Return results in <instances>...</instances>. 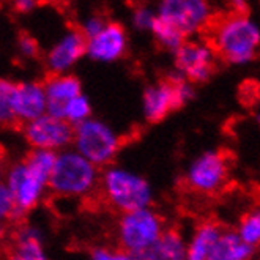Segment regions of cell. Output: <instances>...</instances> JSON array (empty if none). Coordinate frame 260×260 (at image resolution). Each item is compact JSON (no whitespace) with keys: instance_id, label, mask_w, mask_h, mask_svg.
Segmentation results:
<instances>
[{"instance_id":"cell-1","label":"cell","mask_w":260,"mask_h":260,"mask_svg":"<svg viewBox=\"0 0 260 260\" xmlns=\"http://www.w3.org/2000/svg\"><path fill=\"white\" fill-rule=\"evenodd\" d=\"M210 44L229 65H248L260 51V24L248 13H231L208 27Z\"/></svg>"},{"instance_id":"cell-2","label":"cell","mask_w":260,"mask_h":260,"mask_svg":"<svg viewBox=\"0 0 260 260\" xmlns=\"http://www.w3.org/2000/svg\"><path fill=\"white\" fill-rule=\"evenodd\" d=\"M101 171L73 147L57 153L55 167L49 180V192L60 199H85L101 183Z\"/></svg>"},{"instance_id":"cell-3","label":"cell","mask_w":260,"mask_h":260,"mask_svg":"<svg viewBox=\"0 0 260 260\" xmlns=\"http://www.w3.org/2000/svg\"><path fill=\"white\" fill-rule=\"evenodd\" d=\"M100 191L106 204L120 215L150 208L153 202V188L150 181L123 166L112 164L106 167L101 174Z\"/></svg>"},{"instance_id":"cell-4","label":"cell","mask_w":260,"mask_h":260,"mask_svg":"<svg viewBox=\"0 0 260 260\" xmlns=\"http://www.w3.org/2000/svg\"><path fill=\"white\" fill-rule=\"evenodd\" d=\"M48 114L44 85L38 81L0 82V118L4 125H25Z\"/></svg>"},{"instance_id":"cell-5","label":"cell","mask_w":260,"mask_h":260,"mask_svg":"<svg viewBox=\"0 0 260 260\" xmlns=\"http://www.w3.org/2000/svg\"><path fill=\"white\" fill-rule=\"evenodd\" d=\"M166 231L162 216L150 207L120 215L115 224V240L120 249L137 257L155 248Z\"/></svg>"},{"instance_id":"cell-6","label":"cell","mask_w":260,"mask_h":260,"mask_svg":"<svg viewBox=\"0 0 260 260\" xmlns=\"http://www.w3.org/2000/svg\"><path fill=\"white\" fill-rule=\"evenodd\" d=\"M121 147L120 134L101 118H88L74 126L73 148L98 169L112 166Z\"/></svg>"},{"instance_id":"cell-7","label":"cell","mask_w":260,"mask_h":260,"mask_svg":"<svg viewBox=\"0 0 260 260\" xmlns=\"http://www.w3.org/2000/svg\"><path fill=\"white\" fill-rule=\"evenodd\" d=\"M156 13L158 19L177 28L186 40L213 22V7L207 0H162Z\"/></svg>"},{"instance_id":"cell-8","label":"cell","mask_w":260,"mask_h":260,"mask_svg":"<svg viewBox=\"0 0 260 260\" xmlns=\"http://www.w3.org/2000/svg\"><path fill=\"white\" fill-rule=\"evenodd\" d=\"M22 137L30 150H49L60 153L73 147L74 126L62 117L44 114L22 125Z\"/></svg>"},{"instance_id":"cell-9","label":"cell","mask_w":260,"mask_h":260,"mask_svg":"<svg viewBox=\"0 0 260 260\" xmlns=\"http://www.w3.org/2000/svg\"><path fill=\"white\" fill-rule=\"evenodd\" d=\"M229 177V164L222 151L208 150L197 155L188 166L186 186L199 194H215L224 188Z\"/></svg>"},{"instance_id":"cell-10","label":"cell","mask_w":260,"mask_h":260,"mask_svg":"<svg viewBox=\"0 0 260 260\" xmlns=\"http://www.w3.org/2000/svg\"><path fill=\"white\" fill-rule=\"evenodd\" d=\"M4 185L13 194L22 215L35 210L49 191V181L35 174L24 159L8 166Z\"/></svg>"},{"instance_id":"cell-11","label":"cell","mask_w":260,"mask_h":260,"mask_svg":"<svg viewBox=\"0 0 260 260\" xmlns=\"http://www.w3.org/2000/svg\"><path fill=\"white\" fill-rule=\"evenodd\" d=\"M218 54L210 41L186 40L174 54L175 71L192 84H201L211 78L216 68Z\"/></svg>"},{"instance_id":"cell-12","label":"cell","mask_w":260,"mask_h":260,"mask_svg":"<svg viewBox=\"0 0 260 260\" xmlns=\"http://www.w3.org/2000/svg\"><path fill=\"white\" fill-rule=\"evenodd\" d=\"M87 55V38L79 28H70L46 52L44 65L51 74H70Z\"/></svg>"},{"instance_id":"cell-13","label":"cell","mask_w":260,"mask_h":260,"mask_svg":"<svg viewBox=\"0 0 260 260\" xmlns=\"http://www.w3.org/2000/svg\"><path fill=\"white\" fill-rule=\"evenodd\" d=\"M126 30L114 21H109L96 37L87 40V55L98 63H114L126 54Z\"/></svg>"},{"instance_id":"cell-14","label":"cell","mask_w":260,"mask_h":260,"mask_svg":"<svg viewBox=\"0 0 260 260\" xmlns=\"http://www.w3.org/2000/svg\"><path fill=\"white\" fill-rule=\"evenodd\" d=\"M183 108L175 84L172 82L171 78H167L164 81H159L156 84H151L144 90L142 95V114L144 118L150 123H156L166 118L171 112Z\"/></svg>"},{"instance_id":"cell-15","label":"cell","mask_w":260,"mask_h":260,"mask_svg":"<svg viewBox=\"0 0 260 260\" xmlns=\"http://www.w3.org/2000/svg\"><path fill=\"white\" fill-rule=\"evenodd\" d=\"M46 101H48V114L55 117H63L67 106L82 95V84L74 74H49L43 82Z\"/></svg>"},{"instance_id":"cell-16","label":"cell","mask_w":260,"mask_h":260,"mask_svg":"<svg viewBox=\"0 0 260 260\" xmlns=\"http://www.w3.org/2000/svg\"><path fill=\"white\" fill-rule=\"evenodd\" d=\"M7 260H51L41 229L35 224H22L13 237Z\"/></svg>"},{"instance_id":"cell-17","label":"cell","mask_w":260,"mask_h":260,"mask_svg":"<svg viewBox=\"0 0 260 260\" xmlns=\"http://www.w3.org/2000/svg\"><path fill=\"white\" fill-rule=\"evenodd\" d=\"M222 232L224 229L213 221L199 224L188 238L186 260H210Z\"/></svg>"},{"instance_id":"cell-18","label":"cell","mask_w":260,"mask_h":260,"mask_svg":"<svg viewBox=\"0 0 260 260\" xmlns=\"http://www.w3.org/2000/svg\"><path fill=\"white\" fill-rule=\"evenodd\" d=\"M255 249L244 243L237 231H224L210 260H252Z\"/></svg>"},{"instance_id":"cell-19","label":"cell","mask_w":260,"mask_h":260,"mask_svg":"<svg viewBox=\"0 0 260 260\" xmlns=\"http://www.w3.org/2000/svg\"><path fill=\"white\" fill-rule=\"evenodd\" d=\"M155 248L164 260H186L188 240L175 229H167Z\"/></svg>"},{"instance_id":"cell-20","label":"cell","mask_w":260,"mask_h":260,"mask_svg":"<svg viewBox=\"0 0 260 260\" xmlns=\"http://www.w3.org/2000/svg\"><path fill=\"white\" fill-rule=\"evenodd\" d=\"M237 234L251 248H260V207H254L240 219Z\"/></svg>"},{"instance_id":"cell-21","label":"cell","mask_w":260,"mask_h":260,"mask_svg":"<svg viewBox=\"0 0 260 260\" xmlns=\"http://www.w3.org/2000/svg\"><path fill=\"white\" fill-rule=\"evenodd\" d=\"M24 161L35 174H38L40 177L49 181L52 171L55 167L57 153L49 151V150H30L25 155Z\"/></svg>"},{"instance_id":"cell-22","label":"cell","mask_w":260,"mask_h":260,"mask_svg":"<svg viewBox=\"0 0 260 260\" xmlns=\"http://www.w3.org/2000/svg\"><path fill=\"white\" fill-rule=\"evenodd\" d=\"M151 35L155 37L156 43L161 46L162 49L174 52V54L181 48L183 43L186 41V38L183 37L177 28L162 22L161 19L156 21L155 27H153V30H151Z\"/></svg>"},{"instance_id":"cell-23","label":"cell","mask_w":260,"mask_h":260,"mask_svg":"<svg viewBox=\"0 0 260 260\" xmlns=\"http://www.w3.org/2000/svg\"><path fill=\"white\" fill-rule=\"evenodd\" d=\"M70 125L78 126L88 118H91V103L84 93L76 96L63 111V117Z\"/></svg>"},{"instance_id":"cell-24","label":"cell","mask_w":260,"mask_h":260,"mask_svg":"<svg viewBox=\"0 0 260 260\" xmlns=\"http://www.w3.org/2000/svg\"><path fill=\"white\" fill-rule=\"evenodd\" d=\"M156 21H158V13L151 7L139 5V7L133 8L131 24L136 30H139V32H151Z\"/></svg>"},{"instance_id":"cell-25","label":"cell","mask_w":260,"mask_h":260,"mask_svg":"<svg viewBox=\"0 0 260 260\" xmlns=\"http://www.w3.org/2000/svg\"><path fill=\"white\" fill-rule=\"evenodd\" d=\"M0 216H2L4 221H18L24 216L18 208L13 194L4 183L0 186Z\"/></svg>"},{"instance_id":"cell-26","label":"cell","mask_w":260,"mask_h":260,"mask_svg":"<svg viewBox=\"0 0 260 260\" xmlns=\"http://www.w3.org/2000/svg\"><path fill=\"white\" fill-rule=\"evenodd\" d=\"M90 260H136V257L118 246H96L90 251Z\"/></svg>"},{"instance_id":"cell-27","label":"cell","mask_w":260,"mask_h":260,"mask_svg":"<svg viewBox=\"0 0 260 260\" xmlns=\"http://www.w3.org/2000/svg\"><path fill=\"white\" fill-rule=\"evenodd\" d=\"M108 22H109V21H106L103 16H100V14H90V16H87V18L82 21L79 30H81L82 35H84L87 40H90V38L96 37V35L101 32V30H103L106 25H108Z\"/></svg>"},{"instance_id":"cell-28","label":"cell","mask_w":260,"mask_h":260,"mask_svg":"<svg viewBox=\"0 0 260 260\" xmlns=\"http://www.w3.org/2000/svg\"><path fill=\"white\" fill-rule=\"evenodd\" d=\"M16 46H18V52L25 58H35L40 54V44L32 35L21 34Z\"/></svg>"},{"instance_id":"cell-29","label":"cell","mask_w":260,"mask_h":260,"mask_svg":"<svg viewBox=\"0 0 260 260\" xmlns=\"http://www.w3.org/2000/svg\"><path fill=\"white\" fill-rule=\"evenodd\" d=\"M13 7L18 13L27 14V13H32L37 8V2H34V0H16V2L13 4Z\"/></svg>"},{"instance_id":"cell-30","label":"cell","mask_w":260,"mask_h":260,"mask_svg":"<svg viewBox=\"0 0 260 260\" xmlns=\"http://www.w3.org/2000/svg\"><path fill=\"white\" fill-rule=\"evenodd\" d=\"M136 260H164V258L161 257V254L158 252L156 248H151V249L142 252L141 255H137Z\"/></svg>"},{"instance_id":"cell-31","label":"cell","mask_w":260,"mask_h":260,"mask_svg":"<svg viewBox=\"0 0 260 260\" xmlns=\"http://www.w3.org/2000/svg\"><path fill=\"white\" fill-rule=\"evenodd\" d=\"M232 5L235 7L234 13H248V4L246 2H240V0H237V2H232Z\"/></svg>"},{"instance_id":"cell-32","label":"cell","mask_w":260,"mask_h":260,"mask_svg":"<svg viewBox=\"0 0 260 260\" xmlns=\"http://www.w3.org/2000/svg\"><path fill=\"white\" fill-rule=\"evenodd\" d=\"M257 118H258V123H260V111H258V115H257Z\"/></svg>"}]
</instances>
